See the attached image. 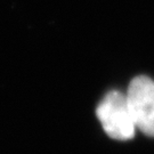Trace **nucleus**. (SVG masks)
I'll return each mask as SVG.
<instances>
[{
    "instance_id": "f257e3e1",
    "label": "nucleus",
    "mask_w": 154,
    "mask_h": 154,
    "mask_svg": "<svg viewBox=\"0 0 154 154\" xmlns=\"http://www.w3.org/2000/svg\"><path fill=\"white\" fill-rule=\"evenodd\" d=\"M96 114L110 137L119 140H127L134 137L136 126L125 94L116 90L106 94L99 103Z\"/></svg>"
},
{
    "instance_id": "f03ea898",
    "label": "nucleus",
    "mask_w": 154,
    "mask_h": 154,
    "mask_svg": "<svg viewBox=\"0 0 154 154\" xmlns=\"http://www.w3.org/2000/svg\"><path fill=\"white\" fill-rule=\"evenodd\" d=\"M126 96L136 129L154 137V81L145 75L136 77Z\"/></svg>"
}]
</instances>
